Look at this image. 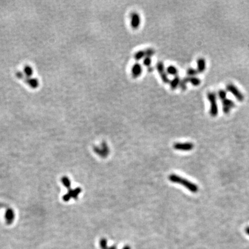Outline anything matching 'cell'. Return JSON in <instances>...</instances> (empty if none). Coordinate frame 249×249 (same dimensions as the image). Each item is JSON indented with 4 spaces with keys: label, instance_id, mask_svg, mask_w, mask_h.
<instances>
[{
    "label": "cell",
    "instance_id": "cell-1",
    "mask_svg": "<svg viewBox=\"0 0 249 249\" xmlns=\"http://www.w3.org/2000/svg\"><path fill=\"white\" fill-rule=\"evenodd\" d=\"M168 178L171 182L173 183H179L183 185V186L188 189L189 191H190L192 193H195L198 191V186L196 184L192 183V182L186 179L179 177L177 175L171 174L169 176Z\"/></svg>",
    "mask_w": 249,
    "mask_h": 249
},
{
    "label": "cell",
    "instance_id": "cell-2",
    "mask_svg": "<svg viewBox=\"0 0 249 249\" xmlns=\"http://www.w3.org/2000/svg\"><path fill=\"white\" fill-rule=\"evenodd\" d=\"M207 99L210 103L209 112L211 115L213 117H217L219 113V108L216 94L214 92H209L207 93Z\"/></svg>",
    "mask_w": 249,
    "mask_h": 249
},
{
    "label": "cell",
    "instance_id": "cell-3",
    "mask_svg": "<svg viewBox=\"0 0 249 249\" xmlns=\"http://www.w3.org/2000/svg\"><path fill=\"white\" fill-rule=\"evenodd\" d=\"M16 76L18 79L23 80L27 84H28L29 86H30L31 88L36 89L39 86V82L36 78H31V77L26 76L21 71H16Z\"/></svg>",
    "mask_w": 249,
    "mask_h": 249
},
{
    "label": "cell",
    "instance_id": "cell-4",
    "mask_svg": "<svg viewBox=\"0 0 249 249\" xmlns=\"http://www.w3.org/2000/svg\"><path fill=\"white\" fill-rule=\"evenodd\" d=\"M226 89L229 92L232 93L238 101L239 102L244 101V95L238 88L237 86H235L233 84H229L226 86Z\"/></svg>",
    "mask_w": 249,
    "mask_h": 249
},
{
    "label": "cell",
    "instance_id": "cell-5",
    "mask_svg": "<svg viewBox=\"0 0 249 249\" xmlns=\"http://www.w3.org/2000/svg\"><path fill=\"white\" fill-rule=\"evenodd\" d=\"M94 151L102 158H106L109 153V149L106 142H103L101 147H95Z\"/></svg>",
    "mask_w": 249,
    "mask_h": 249
},
{
    "label": "cell",
    "instance_id": "cell-6",
    "mask_svg": "<svg viewBox=\"0 0 249 249\" xmlns=\"http://www.w3.org/2000/svg\"><path fill=\"white\" fill-rule=\"evenodd\" d=\"M223 105V112L224 114H227L232 108L235 107V104L232 100L226 97L221 101Z\"/></svg>",
    "mask_w": 249,
    "mask_h": 249
},
{
    "label": "cell",
    "instance_id": "cell-7",
    "mask_svg": "<svg viewBox=\"0 0 249 249\" xmlns=\"http://www.w3.org/2000/svg\"><path fill=\"white\" fill-rule=\"evenodd\" d=\"M174 149L183 151H190L193 149L194 145L192 142H186V143H175L174 144Z\"/></svg>",
    "mask_w": 249,
    "mask_h": 249
},
{
    "label": "cell",
    "instance_id": "cell-8",
    "mask_svg": "<svg viewBox=\"0 0 249 249\" xmlns=\"http://www.w3.org/2000/svg\"><path fill=\"white\" fill-rule=\"evenodd\" d=\"M5 222L7 224L10 225L13 223L15 218V214L14 211L11 208H8L6 209L5 212Z\"/></svg>",
    "mask_w": 249,
    "mask_h": 249
},
{
    "label": "cell",
    "instance_id": "cell-9",
    "mask_svg": "<svg viewBox=\"0 0 249 249\" xmlns=\"http://www.w3.org/2000/svg\"><path fill=\"white\" fill-rule=\"evenodd\" d=\"M140 17L137 13H133L132 15L131 25L134 29H137L140 25Z\"/></svg>",
    "mask_w": 249,
    "mask_h": 249
},
{
    "label": "cell",
    "instance_id": "cell-10",
    "mask_svg": "<svg viewBox=\"0 0 249 249\" xmlns=\"http://www.w3.org/2000/svg\"><path fill=\"white\" fill-rule=\"evenodd\" d=\"M197 71L198 73H203L206 69V61L203 58H200L197 61Z\"/></svg>",
    "mask_w": 249,
    "mask_h": 249
},
{
    "label": "cell",
    "instance_id": "cell-11",
    "mask_svg": "<svg viewBox=\"0 0 249 249\" xmlns=\"http://www.w3.org/2000/svg\"><path fill=\"white\" fill-rule=\"evenodd\" d=\"M142 73V67L139 64H134L132 69V73L133 76L136 78L141 75Z\"/></svg>",
    "mask_w": 249,
    "mask_h": 249
},
{
    "label": "cell",
    "instance_id": "cell-12",
    "mask_svg": "<svg viewBox=\"0 0 249 249\" xmlns=\"http://www.w3.org/2000/svg\"><path fill=\"white\" fill-rule=\"evenodd\" d=\"M82 192V189L80 188H77L71 190V189L68 190V193L69 194L71 197L74 198L75 200H77L78 198V196L79 194Z\"/></svg>",
    "mask_w": 249,
    "mask_h": 249
},
{
    "label": "cell",
    "instance_id": "cell-13",
    "mask_svg": "<svg viewBox=\"0 0 249 249\" xmlns=\"http://www.w3.org/2000/svg\"><path fill=\"white\" fill-rule=\"evenodd\" d=\"M181 82L180 77L178 76H176L173 79V80L170 82V86L171 88L173 90L176 89L178 86H179Z\"/></svg>",
    "mask_w": 249,
    "mask_h": 249
},
{
    "label": "cell",
    "instance_id": "cell-14",
    "mask_svg": "<svg viewBox=\"0 0 249 249\" xmlns=\"http://www.w3.org/2000/svg\"><path fill=\"white\" fill-rule=\"evenodd\" d=\"M189 82L191 83L193 86H197L201 84V80L196 77H189Z\"/></svg>",
    "mask_w": 249,
    "mask_h": 249
},
{
    "label": "cell",
    "instance_id": "cell-15",
    "mask_svg": "<svg viewBox=\"0 0 249 249\" xmlns=\"http://www.w3.org/2000/svg\"><path fill=\"white\" fill-rule=\"evenodd\" d=\"M23 71H24L23 72L24 75L26 76L29 77H31L34 73L33 69L30 66H28V65H26L24 66Z\"/></svg>",
    "mask_w": 249,
    "mask_h": 249
},
{
    "label": "cell",
    "instance_id": "cell-16",
    "mask_svg": "<svg viewBox=\"0 0 249 249\" xmlns=\"http://www.w3.org/2000/svg\"><path fill=\"white\" fill-rule=\"evenodd\" d=\"M178 70L176 67L174 66H168L167 69V73L168 75H172V76H177L178 75Z\"/></svg>",
    "mask_w": 249,
    "mask_h": 249
},
{
    "label": "cell",
    "instance_id": "cell-17",
    "mask_svg": "<svg viewBox=\"0 0 249 249\" xmlns=\"http://www.w3.org/2000/svg\"><path fill=\"white\" fill-rule=\"evenodd\" d=\"M61 182L64 186L66 187L68 190L71 189V181L67 177H63L61 179Z\"/></svg>",
    "mask_w": 249,
    "mask_h": 249
},
{
    "label": "cell",
    "instance_id": "cell-18",
    "mask_svg": "<svg viewBox=\"0 0 249 249\" xmlns=\"http://www.w3.org/2000/svg\"><path fill=\"white\" fill-rule=\"evenodd\" d=\"M188 76L183 78V79H182V80H181V82H180V84H179L180 88H181L182 91L186 90V88H187V84H188Z\"/></svg>",
    "mask_w": 249,
    "mask_h": 249
},
{
    "label": "cell",
    "instance_id": "cell-19",
    "mask_svg": "<svg viewBox=\"0 0 249 249\" xmlns=\"http://www.w3.org/2000/svg\"><path fill=\"white\" fill-rule=\"evenodd\" d=\"M100 246L102 249H117L116 246H112L108 247L107 245V240L105 239H102L100 241Z\"/></svg>",
    "mask_w": 249,
    "mask_h": 249
},
{
    "label": "cell",
    "instance_id": "cell-20",
    "mask_svg": "<svg viewBox=\"0 0 249 249\" xmlns=\"http://www.w3.org/2000/svg\"><path fill=\"white\" fill-rule=\"evenodd\" d=\"M145 56V50H141V51H138L136 54L134 55V58L136 60H140L142 58H144Z\"/></svg>",
    "mask_w": 249,
    "mask_h": 249
},
{
    "label": "cell",
    "instance_id": "cell-21",
    "mask_svg": "<svg viewBox=\"0 0 249 249\" xmlns=\"http://www.w3.org/2000/svg\"><path fill=\"white\" fill-rule=\"evenodd\" d=\"M198 73L197 70L194 68H189L187 71V75L189 77H196Z\"/></svg>",
    "mask_w": 249,
    "mask_h": 249
},
{
    "label": "cell",
    "instance_id": "cell-22",
    "mask_svg": "<svg viewBox=\"0 0 249 249\" xmlns=\"http://www.w3.org/2000/svg\"><path fill=\"white\" fill-rule=\"evenodd\" d=\"M218 97L222 101L227 97V92L224 90H220L218 92Z\"/></svg>",
    "mask_w": 249,
    "mask_h": 249
},
{
    "label": "cell",
    "instance_id": "cell-23",
    "mask_svg": "<svg viewBox=\"0 0 249 249\" xmlns=\"http://www.w3.org/2000/svg\"><path fill=\"white\" fill-rule=\"evenodd\" d=\"M157 68H158V71L159 73L161 75L163 73H164V66L162 62H159L157 65Z\"/></svg>",
    "mask_w": 249,
    "mask_h": 249
},
{
    "label": "cell",
    "instance_id": "cell-24",
    "mask_svg": "<svg viewBox=\"0 0 249 249\" xmlns=\"http://www.w3.org/2000/svg\"><path fill=\"white\" fill-rule=\"evenodd\" d=\"M145 56L149 57H151L152 56H153L155 53V51L152 49H148L146 50H145Z\"/></svg>",
    "mask_w": 249,
    "mask_h": 249
},
{
    "label": "cell",
    "instance_id": "cell-25",
    "mask_svg": "<svg viewBox=\"0 0 249 249\" xmlns=\"http://www.w3.org/2000/svg\"><path fill=\"white\" fill-rule=\"evenodd\" d=\"M143 62H144V64L145 66H149V65H151V57H146L144 58Z\"/></svg>",
    "mask_w": 249,
    "mask_h": 249
},
{
    "label": "cell",
    "instance_id": "cell-26",
    "mask_svg": "<svg viewBox=\"0 0 249 249\" xmlns=\"http://www.w3.org/2000/svg\"><path fill=\"white\" fill-rule=\"evenodd\" d=\"M71 196L69 194L67 193L66 194H65V195H64L63 196V197H62V199H63V200L64 201H65V202H68V201H69L71 199Z\"/></svg>",
    "mask_w": 249,
    "mask_h": 249
},
{
    "label": "cell",
    "instance_id": "cell-27",
    "mask_svg": "<svg viewBox=\"0 0 249 249\" xmlns=\"http://www.w3.org/2000/svg\"><path fill=\"white\" fill-rule=\"evenodd\" d=\"M245 231H246V234H247V235H249V227H246V229H245Z\"/></svg>",
    "mask_w": 249,
    "mask_h": 249
},
{
    "label": "cell",
    "instance_id": "cell-28",
    "mask_svg": "<svg viewBox=\"0 0 249 249\" xmlns=\"http://www.w3.org/2000/svg\"><path fill=\"white\" fill-rule=\"evenodd\" d=\"M123 249H130V247L129 246H125Z\"/></svg>",
    "mask_w": 249,
    "mask_h": 249
}]
</instances>
